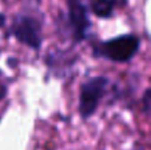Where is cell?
Listing matches in <instances>:
<instances>
[{
    "mask_svg": "<svg viewBox=\"0 0 151 150\" xmlns=\"http://www.w3.org/2000/svg\"><path fill=\"white\" fill-rule=\"evenodd\" d=\"M141 49V39L134 33H123L106 40L91 43V53L96 58H104L115 64H127Z\"/></svg>",
    "mask_w": 151,
    "mask_h": 150,
    "instance_id": "obj_1",
    "label": "cell"
},
{
    "mask_svg": "<svg viewBox=\"0 0 151 150\" xmlns=\"http://www.w3.org/2000/svg\"><path fill=\"white\" fill-rule=\"evenodd\" d=\"M42 27H44L42 16L28 11H21L13 15L8 32L20 44L28 47L29 49L40 50L44 41Z\"/></svg>",
    "mask_w": 151,
    "mask_h": 150,
    "instance_id": "obj_2",
    "label": "cell"
},
{
    "mask_svg": "<svg viewBox=\"0 0 151 150\" xmlns=\"http://www.w3.org/2000/svg\"><path fill=\"white\" fill-rule=\"evenodd\" d=\"M110 84L109 77L94 76L89 77L80 85L78 92V114L86 121L99 108V104L106 94L107 87Z\"/></svg>",
    "mask_w": 151,
    "mask_h": 150,
    "instance_id": "obj_3",
    "label": "cell"
},
{
    "mask_svg": "<svg viewBox=\"0 0 151 150\" xmlns=\"http://www.w3.org/2000/svg\"><path fill=\"white\" fill-rule=\"evenodd\" d=\"M64 29L73 44H81L88 40L91 28L89 8L82 0H66V15Z\"/></svg>",
    "mask_w": 151,
    "mask_h": 150,
    "instance_id": "obj_4",
    "label": "cell"
},
{
    "mask_svg": "<svg viewBox=\"0 0 151 150\" xmlns=\"http://www.w3.org/2000/svg\"><path fill=\"white\" fill-rule=\"evenodd\" d=\"M78 56L66 49L50 50L44 56V64L48 68V73L57 79H64L74 68Z\"/></svg>",
    "mask_w": 151,
    "mask_h": 150,
    "instance_id": "obj_5",
    "label": "cell"
},
{
    "mask_svg": "<svg viewBox=\"0 0 151 150\" xmlns=\"http://www.w3.org/2000/svg\"><path fill=\"white\" fill-rule=\"evenodd\" d=\"M129 4V0H89V12L96 17L106 20L114 16L118 8H123Z\"/></svg>",
    "mask_w": 151,
    "mask_h": 150,
    "instance_id": "obj_6",
    "label": "cell"
},
{
    "mask_svg": "<svg viewBox=\"0 0 151 150\" xmlns=\"http://www.w3.org/2000/svg\"><path fill=\"white\" fill-rule=\"evenodd\" d=\"M141 110L143 112L145 116H149L150 112V88H146L143 92V96L141 98Z\"/></svg>",
    "mask_w": 151,
    "mask_h": 150,
    "instance_id": "obj_7",
    "label": "cell"
},
{
    "mask_svg": "<svg viewBox=\"0 0 151 150\" xmlns=\"http://www.w3.org/2000/svg\"><path fill=\"white\" fill-rule=\"evenodd\" d=\"M7 92H8L7 85H5V84H0V101H1L3 98H5Z\"/></svg>",
    "mask_w": 151,
    "mask_h": 150,
    "instance_id": "obj_8",
    "label": "cell"
},
{
    "mask_svg": "<svg viewBox=\"0 0 151 150\" xmlns=\"http://www.w3.org/2000/svg\"><path fill=\"white\" fill-rule=\"evenodd\" d=\"M5 21H7V16L3 12H0V28H3L5 25Z\"/></svg>",
    "mask_w": 151,
    "mask_h": 150,
    "instance_id": "obj_9",
    "label": "cell"
},
{
    "mask_svg": "<svg viewBox=\"0 0 151 150\" xmlns=\"http://www.w3.org/2000/svg\"><path fill=\"white\" fill-rule=\"evenodd\" d=\"M0 74H1V71H0Z\"/></svg>",
    "mask_w": 151,
    "mask_h": 150,
    "instance_id": "obj_10",
    "label": "cell"
},
{
    "mask_svg": "<svg viewBox=\"0 0 151 150\" xmlns=\"http://www.w3.org/2000/svg\"><path fill=\"white\" fill-rule=\"evenodd\" d=\"M0 53H1V50H0Z\"/></svg>",
    "mask_w": 151,
    "mask_h": 150,
    "instance_id": "obj_11",
    "label": "cell"
}]
</instances>
